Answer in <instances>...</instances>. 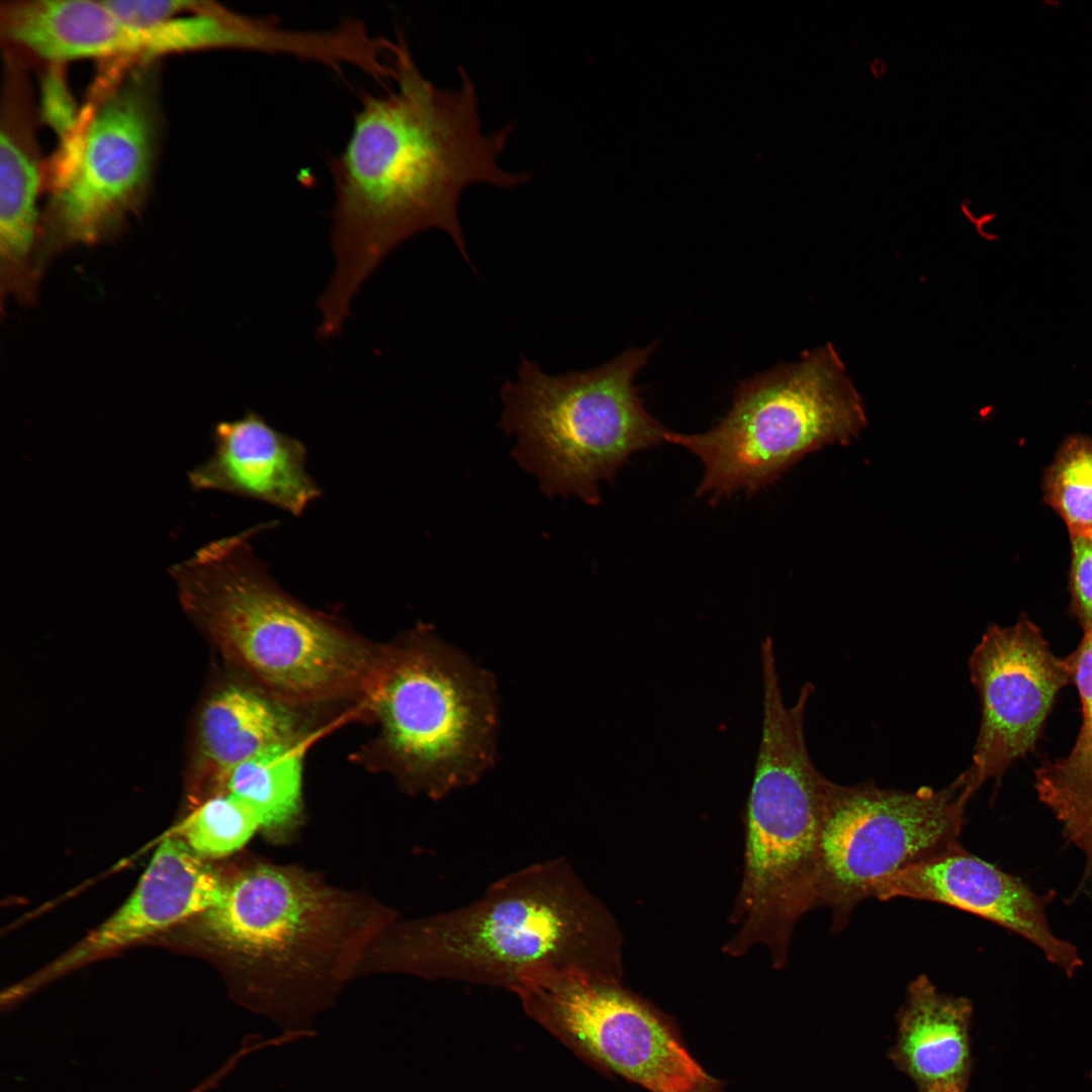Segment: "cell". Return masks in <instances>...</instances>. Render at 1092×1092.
Returning a JSON list of instances; mask_svg holds the SVG:
<instances>
[{
    "label": "cell",
    "mask_w": 1092,
    "mask_h": 1092,
    "mask_svg": "<svg viewBox=\"0 0 1092 1092\" xmlns=\"http://www.w3.org/2000/svg\"><path fill=\"white\" fill-rule=\"evenodd\" d=\"M273 525L210 542L170 574L228 655L275 699L367 695L382 653L276 583L252 546V538Z\"/></svg>",
    "instance_id": "3"
},
{
    "label": "cell",
    "mask_w": 1092,
    "mask_h": 1092,
    "mask_svg": "<svg viewBox=\"0 0 1092 1092\" xmlns=\"http://www.w3.org/2000/svg\"><path fill=\"white\" fill-rule=\"evenodd\" d=\"M972 1013L968 999L941 993L925 975L909 984L890 1058L919 1092H967Z\"/></svg>",
    "instance_id": "18"
},
{
    "label": "cell",
    "mask_w": 1092,
    "mask_h": 1092,
    "mask_svg": "<svg viewBox=\"0 0 1092 1092\" xmlns=\"http://www.w3.org/2000/svg\"><path fill=\"white\" fill-rule=\"evenodd\" d=\"M654 346L632 348L587 371L550 375L525 357L500 389V426L513 456L549 496L598 505L599 484L631 455L665 442L669 430L644 407L633 381Z\"/></svg>",
    "instance_id": "5"
},
{
    "label": "cell",
    "mask_w": 1092,
    "mask_h": 1092,
    "mask_svg": "<svg viewBox=\"0 0 1092 1092\" xmlns=\"http://www.w3.org/2000/svg\"><path fill=\"white\" fill-rule=\"evenodd\" d=\"M104 3L123 24L145 30L182 13L191 0H104Z\"/></svg>",
    "instance_id": "25"
},
{
    "label": "cell",
    "mask_w": 1092,
    "mask_h": 1092,
    "mask_svg": "<svg viewBox=\"0 0 1092 1092\" xmlns=\"http://www.w3.org/2000/svg\"><path fill=\"white\" fill-rule=\"evenodd\" d=\"M262 827L257 812L230 793L206 800L182 824L185 843L200 857H221L241 848Z\"/></svg>",
    "instance_id": "22"
},
{
    "label": "cell",
    "mask_w": 1092,
    "mask_h": 1092,
    "mask_svg": "<svg viewBox=\"0 0 1092 1092\" xmlns=\"http://www.w3.org/2000/svg\"><path fill=\"white\" fill-rule=\"evenodd\" d=\"M1043 502L1070 537H1092V437L1073 434L1060 444L1042 476Z\"/></svg>",
    "instance_id": "21"
},
{
    "label": "cell",
    "mask_w": 1092,
    "mask_h": 1092,
    "mask_svg": "<svg viewBox=\"0 0 1092 1092\" xmlns=\"http://www.w3.org/2000/svg\"><path fill=\"white\" fill-rule=\"evenodd\" d=\"M806 702L763 699L762 734L745 814L743 878L723 947L729 957L765 946L782 968L799 919L818 907L819 840L831 781L804 737Z\"/></svg>",
    "instance_id": "4"
},
{
    "label": "cell",
    "mask_w": 1092,
    "mask_h": 1092,
    "mask_svg": "<svg viewBox=\"0 0 1092 1092\" xmlns=\"http://www.w3.org/2000/svg\"><path fill=\"white\" fill-rule=\"evenodd\" d=\"M210 457L189 473L191 485L270 504L294 516L322 495L306 470L307 451L258 413L221 422Z\"/></svg>",
    "instance_id": "15"
},
{
    "label": "cell",
    "mask_w": 1092,
    "mask_h": 1092,
    "mask_svg": "<svg viewBox=\"0 0 1092 1092\" xmlns=\"http://www.w3.org/2000/svg\"><path fill=\"white\" fill-rule=\"evenodd\" d=\"M318 912L309 888L277 870L257 868L225 884L220 900L200 914V926L228 949L263 957L301 941Z\"/></svg>",
    "instance_id": "16"
},
{
    "label": "cell",
    "mask_w": 1092,
    "mask_h": 1092,
    "mask_svg": "<svg viewBox=\"0 0 1092 1092\" xmlns=\"http://www.w3.org/2000/svg\"><path fill=\"white\" fill-rule=\"evenodd\" d=\"M303 749L297 739L271 747L232 769L220 782L225 793L248 803L262 827L277 828L298 813Z\"/></svg>",
    "instance_id": "20"
},
{
    "label": "cell",
    "mask_w": 1092,
    "mask_h": 1092,
    "mask_svg": "<svg viewBox=\"0 0 1092 1092\" xmlns=\"http://www.w3.org/2000/svg\"><path fill=\"white\" fill-rule=\"evenodd\" d=\"M224 887L183 839L166 838L118 910L41 971L3 992L2 1003L10 1006L69 971L204 913L220 900Z\"/></svg>",
    "instance_id": "13"
},
{
    "label": "cell",
    "mask_w": 1092,
    "mask_h": 1092,
    "mask_svg": "<svg viewBox=\"0 0 1092 1092\" xmlns=\"http://www.w3.org/2000/svg\"><path fill=\"white\" fill-rule=\"evenodd\" d=\"M873 897L881 901L910 898L957 908L1027 939L1068 976L1082 966L1075 945L1054 933L1045 898L959 842L884 878Z\"/></svg>",
    "instance_id": "12"
},
{
    "label": "cell",
    "mask_w": 1092,
    "mask_h": 1092,
    "mask_svg": "<svg viewBox=\"0 0 1092 1092\" xmlns=\"http://www.w3.org/2000/svg\"><path fill=\"white\" fill-rule=\"evenodd\" d=\"M1063 830L1092 863V798Z\"/></svg>",
    "instance_id": "26"
},
{
    "label": "cell",
    "mask_w": 1092,
    "mask_h": 1092,
    "mask_svg": "<svg viewBox=\"0 0 1092 1092\" xmlns=\"http://www.w3.org/2000/svg\"><path fill=\"white\" fill-rule=\"evenodd\" d=\"M367 696L380 746L412 789L444 797L475 784L492 765L494 679L428 629L381 654Z\"/></svg>",
    "instance_id": "6"
},
{
    "label": "cell",
    "mask_w": 1092,
    "mask_h": 1092,
    "mask_svg": "<svg viewBox=\"0 0 1092 1092\" xmlns=\"http://www.w3.org/2000/svg\"><path fill=\"white\" fill-rule=\"evenodd\" d=\"M513 992L533 1021L588 1063L650 1092H714L669 1026L619 981L546 970L527 974Z\"/></svg>",
    "instance_id": "10"
},
{
    "label": "cell",
    "mask_w": 1092,
    "mask_h": 1092,
    "mask_svg": "<svg viewBox=\"0 0 1092 1092\" xmlns=\"http://www.w3.org/2000/svg\"><path fill=\"white\" fill-rule=\"evenodd\" d=\"M5 62L0 123V291L2 302L14 298L31 304L41 276L37 201L46 168L34 134L35 114L25 66L8 55Z\"/></svg>",
    "instance_id": "14"
},
{
    "label": "cell",
    "mask_w": 1092,
    "mask_h": 1092,
    "mask_svg": "<svg viewBox=\"0 0 1092 1092\" xmlns=\"http://www.w3.org/2000/svg\"><path fill=\"white\" fill-rule=\"evenodd\" d=\"M0 32L5 53L44 66L80 59L123 61L132 47L130 29L104 0L1 2Z\"/></svg>",
    "instance_id": "17"
},
{
    "label": "cell",
    "mask_w": 1092,
    "mask_h": 1092,
    "mask_svg": "<svg viewBox=\"0 0 1092 1092\" xmlns=\"http://www.w3.org/2000/svg\"><path fill=\"white\" fill-rule=\"evenodd\" d=\"M230 1066L223 1064L213 1074L205 1078L201 1083L197 1084L188 1092H208L214 1088L219 1082L231 1072Z\"/></svg>",
    "instance_id": "27"
},
{
    "label": "cell",
    "mask_w": 1092,
    "mask_h": 1092,
    "mask_svg": "<svg viewBox=\"0 0 1092 1092\" xmlns=\"http://www.w3.org/2000/svg\"><path fill=\"white\" fill-rule=\"evenodd\" d=\"M391 63L395 88L362 96L344 149L329 162L336 267L317 301L324 339L340 333L360 286L408 238L444 231L470 262L458 217L465 189H511L530 179L499 166L512 126L483 132L476 87L463 68L457 88L437 87L400 34Z\"/></svg>",
    "instance_id": "1"
},
{
    "label": "cell",
    "mask_w": 1092,
    "mask_h": 1092,
    "mask_svg": "<svg viewBox=\"0 0 1092 1092\" xmlns=\"http://www.w3.org/2000/svg\"><path fill=\"white\" fill-rule=\"evenodd\" d=\"M974 794L963 775L942 789L911 792L831 782L819 840L818 906L830 909L833 930L873 898L881 880L958 843Z\"/></svg>",
    "instance_id": "9"
},
{
    "label": "cell",
    "mask_w": 1092,
    "mask_h": 1092,
    "mask_svg": "<svg viewBox=\"0 0 1092 1092\" xmlns=\"http://www.w3.org/2000/svg\"><path fill=\"white\" fill-rule=\"evenodd\" d=\"M867 422L839 354L826 344L742 382L726 416L710 430L668 431L665 442L701 461L696 492L714 504L740 490L758 491L805 455L848 443Z\"/></svg>",
    "instance_id": "7"
},
{
    "label": "cell",
    "mask_w": 1092,
    "mask_h": 1092,
    "mask_svg": "<svg viewBox=\"0 0 1092 1092\" xmlns=\"http://www.w3.org/2000/svg\"><path fill=\"white\" fill-rule=\"evenodd\" d=\"M1071 609L1084 630L1092 627V537H1070Z\"/></svg>",
    "instance_id": "24"
},
{
    "label": "cell",
    "mask_w": 1092,
    "mask_h": 1092,
    "mask_svg": "<svg viewBox=\"0 0 1092 1092\" xmlns=\"http://www.w3.org/2000/svg\"><path fill=\"white\" fill-rule=\"evenodd\" d=\"M201 754L218 784L236 766L279 744L297 740L293 716L259 691L229 687L205 705L199 725Z\"/></svg>",
    "instance_id": "19"
},
{
    "label": "cell",
    "mask_w": 1092,
    "mask_h": 1092,
    "mask_svg": "<svg viewBox=\"0 0 1092 1092\" xmlns=\"http://www.w3.org/2000/svg\"><path fill=\"white\" fill-rule=\"evenodd\" d=\"M159 86L158 62L93 85L75 132L46 167L50 194L40 219L41 272L68 247L112 238L144 205L162 132Z\"/></svg>",
    "instance_id": "8"
},
{
    "label": "cell",
    "mask_w": 1092,
    "mask_h": 1092,
    "mask_svg": "<svg viewBox=\"0 0 1092 1092\" xmlns=\"http://www.w3.org/2000/svg\"><path fill=\"white\" fill-rule=\"evenodd\" d=\"M622 947L613 915L560 857L507 875L470 904L419 922L403 936L401 957L431 979L513 992L524 976L546 970L620 982Z\"/></svg>",
    "instance_id": "2"
},
{
    "label": "cell",
    "mask_w": 1092,
    "mask_h": 1092,
    "mask_svg": "<svg viewBox=\"0 0 1092 1092\" xmlns=\"http://www.w3.org/2000/svg\"><path fill=\"white\" fill-rule=\"evenodd\" d=\"M982 721L971 765L962 774L976 793L1033 749L1058 693L1074 679L1073 654L1061 658L1026 616L990 625L969 660Z\"/></svg>",
    "instance_id": "11"
},
{
    "label": "cell",
    "mask_w": 1092,
    "mask_h": 1092,
    "mask_svg": "<svg viewBox=\"0 0 1092 1092\" xmlns=\"http://www.w3.org/2000/svg\"><path fill=\"white\" fill-rule=\"evenodd\" d=\"M80 112L65 76V65L44 66L39 114L42 121L56 131L60 143L67 141L75 132Z\"/></svg>",
    "instance_id": "23"
}]
</instances>
